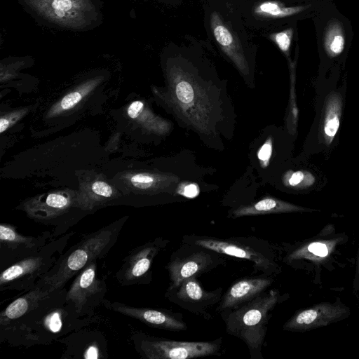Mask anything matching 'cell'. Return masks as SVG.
<instances>
[{
    "label": "cell",
    "instance_id": "cell-1",
    "mask_svg": "<svg viewBox=\"0 0 359 359\" xmlns=\"http://www.w3.org/2000/svg\"><path fill=\"white\" fill-rule=\"evenodd\" d=\"M66 294L65 287L52 291L20 319L0 328V341L12 346L48 344L90 323L94 319L80 317Z\"/></svg>",
    "mask_w": 359,
    "mask_h": 359
},
{
    "label": "cell",
    "instance_id": "cell-2",
    "mask_svg": "<svg viewBox=\"0 0 359 359\" xmlns=\"http://www.w3.org/2000/svg\"><path fill=\"white\" fill-rule=\"evenodd\" d=\"M126 219L117 220L83 235L63 252L53 267L36 285L50 292L63 289L67 283L93 260L104 258L116 243Z\"/></svg>",
    "mask_w": 359,
    "mask_h": 359
},
{
    "label": "cell",
    "instance_id": "cell-3",
    "mask_svg": "<svg viewBox=\"0 0 359 359\" xmlns=\"http://www.w3.org/2000/svg\"><path fill=\"white\" fill-rule=\"evenodd\" d=\"M38 24L49 29L88 32L102 24L100 0H17Z\"/></svg>",
    "mask_w": 359,
    "mask_h": 359
},
{
    "label": "cell",
    "instance_id": "cell-4",
    "mask_svg": "<svg viewBox=\"0 0 359 359\" xmlns=\"http://www.w3.org/2000/svg\"><path fill=\"white\" fill-rule=\"evenodd\" d=\"M282 297L278 290L264 291L242 306L222 312L226 332L241 339L252 359H262V348L271 312Z\"/></svg>",
    "mask_w": 359,
    "mask_h": 359
},
{
    "label": "cell",
    "instance_id": "cell-5",
    "mask_svg": "<svg viewBox=\"0 0 359 359\" xmlns=\"http://www.w3.org/2000/svg\"><path fill=\"white\" fill-rule=\"evenodd\" d=\"M70 231L50 241L38 253L21 259L1 270L0 291L16 290L25 292L33 288L37 282L55 265L64 252Z\"/></svg>",
    "mask_w": 359,
    "mask_h": 359
},
{
    "label": "cell",
    "instance_id": "cell-6",
    "mask_svg": "<svg viewBox=\"0 0 359 359\" xmlns=\"http://www.w3.org/2000/svg\"><path fill=\"white\" fill-rule=\"evenodd\" d=\"M136 351L147 359H190L217 355L222 348V339L212 341H175L143 332L132 337Z\"/></svg>",
    "mask_w": 359,
    "mask_h": 359
},
{
    "label": "cell",
    "instance_id": "cell-7",
    "mask_svg": "<svg viewBox=\"0 0 359 359\" xmlns=\"http://www.w3.org/2000/svg\"><path fill=\"white\" fill-rule=\"evenodd\" d=\"M97 271V260H93L74 276L67 290V300L81 318H93L95 310L106 299L107 284L98 278Z\"/></svg>",
    "mask_w": 359,
    "mask_h": 359
},
{
    "label": "cell",
    "instance_id": "cell-8",
    "mask_svg": "<svg viewBox=\"0 0 359 359\" xmlns=\"http://www.w3.org/2000/svg\"><path fill=\"white\" fill-rule=\"evenodd\" d=\"M55 238L53 233L46 231L37 236H25L18 232L13 224H0L1 269L34 255Z\"/></svg>",
    "mask_w": 359,
    "mask_h": 359
},
{
    "label": "cell",
    "instance_id": "cell-9",
    "mask_svg": "<svg viewBox=\"0 0 359 359\" xmlns=\"http://www.w3.org/2000/svg\"><path fill=\"white\" fill-rule=\"evenodd\" d=\"M165 243L161 238H156L133 248L116 272L117 282L122 286L150 283L153 261Z\"/></svg>",
    "mask_w": 359,
    "mask_h": 359
},
{
    "label": "cell",
    "instance_id": "cell-10",
    "mask_svg": "<svg viewBox=\"0 0 359 359\" xmlns=\"http://www.w3.org/2000/svg\"><path fill=\"white\" fill-rule=\"evenodd\" d=\"M184 242L211 250L221 255L249 260L254 264L256 269L268 275L276 270V264L269 257V255L246 243L239 241L238 238L219 239L208 236H190Z\"/></svg>",
    "mask_w": 359,
    "mask_h": 359
},
{
    "label": "cell",
    "instance_id": "cell-11",
    "mask_svg": "<svg viewBox=\"0 0 359 359\" xmlns=\"http://www.w3.org/2000/svg\"><path fill=\"white\" fill-rule=\"evenodd\" d=\"M187 257H175L168 262L166 268L169 273L170 285L168 291L178 287L191 277H196L216 266L220 263L219 253L201 248Z\"/></svg>",
    "mask_w": 359,
    "mask_h": 359
},
{
    "label": "cell",
    "instance_id": "cell-12",
    "mask_svg": "<svg viewBox=\"0 0 359 359\" xmlns=\"http://www.w3.org/2000/svg\"><path fill=\"white\" fill-rule=\"evenodd\" d=\"M222 289L205 290L196 277L184 281L178 287L168 291L166 296L172 302L197 315L207 314L206 310L222 299Z\"/></svg>",
    "mask_w": 359,
    "mask_h": 359
},
{
    "label": "cell",
    "instance_id": "cell-13",
    "mask_svg": "<svg viewBox=\"0 0 359 359\" xmlns=\"http://www.w3.org/2000/svg\"><path fill=\"white\" fill-rule=\"evenodd\" d=\"M348 309L344 306L324 302L302 310L290 318L283 330L290 332H306L328 325L347 316Z\"/></svg>",
    "mask_w": 359,
    "mask_h": 359
},
{
    "label": "cell",
    "instance_id": "cell-14",
    "mask_svg": "<svg viewBox=\"0 0 359 359\" xmlns=\"http://www.w3.org/2000/svg\"><path fill=\"white\" fill-rule=\"evenodd\" d=\"M103 306L107 309L136 319L145 325L165 330L179 332L187 329L182 317L175 313L151 308L135 307L118 302L105 299Z\"/></svg>",
    "mask_w": 359,
    "mask_h": 359
},
{
    "label": "cell",
    "instance_id": "cell-15",
    "mask_svg": "<svg viewBox=\"0 0 359 359\" xmlns=\"http://www.w3.org/2000/svg\"><path fill=\"white\" fill-rule=\"evenodd\" d=\"M209 24L212 34L222 50L233 61L241 72L247 74L248 64L244 54L243 46L238 38V34L217 11H212L210 13Z\"/></svg>",
    "mask_w": 359,
    "mask_h": 359
},
{
    "label": "cell",
    "instance_id": "cell-16",
    "mask_svg": "<svg viewBox=\"0 0 359 359\" xmlns=\"http://www.w3.org/2000/svg\"><path fill=\"white\" fill-rule=\"evenodd\" d=\"M269 278H245L234 283L222 297L218 312L235 309L253 299L271 285Z\"/></svg>",
    "mask_w": 359,
    "mask_h": 359
},
{
    "label": "cell",
    "instance_id": "cell-17",
    "mask_svg": "<svg viewBox=\"0 0 359 359\" xmlns=\"http://www.w3.org/2000/svg\"><path fill=\"white\" fill-rule=\"evenodd\" d=\"M170 76L173 81L175 102L180 107L186 111L198 108L201 104L209 107V104L205 103L208 100L205 94L189 73L175 68L170 72Z\"/></svg>",
    "mask_w": 359,
    "mask_h": 359
},
{
    "label": "cell",
    "instance_id": "cell-18",
    "mask_svg": "<svg viewBox=\"0 0 359 359\" xmlns=\"http://www.w3.org/2000/svg\"><path fill=\"white\" fill-rule=\"evenodd\" d=\"M72 198L62 194H49L43 198H36L26 202L23 208L33 219L50 223L52 220L65 213L72 205Z\"/></svg>",
    "mask_w": 359,
    "mask_h": 359
},
{
    "label": "cell",
    "instance_id": "cell-19",
    "mask_svg": "<svg viewBox=\"0 0 359 359\" xmlns=\"http://www.w3.org/2000/svg\"><path fill=\"white\" fill-rule=\"evenodd\" d=\"M50 292L38 285L23 292L22 295L11 302L0 313V328L20 319Z\"/></svg>",
    "mask_w": 359,
    "mask_h": 359
},
{
    "label": "cell",
    "instance_id": "cell-20",
    "mask_svg": "<svg viewBox=\"0 0 359 359\" xmlns=\"http://www.w3.org/2000/svg\"><path fill=\"white\" fill-rule=\"evenodd\" d=\"M342 102L337 93H330L326 98L320 124V135L324 143L330 145L338 132L341 116Z\"/></svg>",
    "mask_w": 359,
    "mask_h": 359
},
{
    "label": "cell",
    "instance_id": "cell-21",
    "mask_svg": "<svg viewBox=\"0 0 359 359\" xmlns=\"http://www.w3.org/2000/svg\"><path fill=\"white\" fill-rule=\"evenodd\" d=\"M304 211H313V210L300 207L275 198L266 197L255 203L237 208L233 212V215L235 217H239Z\"/></svg>",
    "mask_w": 359,
    "mask_h": 359
},
{
    "label": "cell",
    "instance_id": "cell-22",
    "mask_svg": "<svg viewBox=\"0 0 359 359\" xmlns=\"http://www.w3.org/2000/svg\"><path fill=\"white\" fill-rule=\"evenodd\" d=\"M311 5L287 6L280 1L266 0L257 4L253 8L256 17L262 19L274 20L287 18L302 13Z\"/></svg>",
    "mask_w": 359,
    "mask_h": 359
},
{
    "label": "cell",
    "instance_id": "cell-23",
    "mask_svg": "<svg viewBox=\"0 0 359 359\" xmlns=\"http://www.w3.org/2000/svg\"><path fill=\"white\" fill-rule=\"evenodd\" d=\"M323 44L326 53L330 57L339 55L345 46V34L343 26L337 20L330 21L326 26Z\"/></svg>",
    "mask_w": 359,
    "mask_h": 359
},
{
    "label": "cell",
    "instance_id": "cell-24",
    "mask_svg": "<svg viewBox=\"0 0 359 359\" xmlns=\"http://www.w3.org/2000/svg\"><path fill=\"white\" fill-rule=\"evenodd\" d=\"M335 245V241H322L308 243L294 250L287 257V259H310L320 261L329 256Z\"/></svg>",
    "mask_w": 359,
    "mask_h": 359
},
{
    "label": "cell",
    "instance_id": "cell-25",
    "mask_svg": "<svg viewBox=\"0 0 359 359\" xmlns=\"http://www.w3.org/2000/svg\"><path fill=\"white\" fill-rule=\"evenodd\" d=\"M314 182V176L308 171L290 172L284 177L285 185L292 188H306L311 186Z\"/></svg>",
    "mask_w": 359,
    "mask_h": 359
},
{
    "label": "cell",
    "instance_id": "cell-26",
    "mask_svg": "<svg viewBox=\"0 0 359 359\" xmlns=\"http://www.w3.org/2000/svg\"><path fill=\"white\" fill-rule=\"evenodd\" d=\"M293 34L294 29L290 27L280 32L271 33L269 37L288 57Z\"/></svg>",
    "mask_w": 359,
    "mask_h": 359
},
{
    "label": "cell",
    "instance_id": "cell-27",
    "mask_svg": "<svg viewBox=\"0 0 359 359\" xmlns=\"http://www.w3.org/2000/svg\"><path fill=\"white\" fill-rule=\"evenodd\" d=\"M84 93L83 90H77L67 94L61 100L60 103V108L62 110H67L74 107L81 100L85 94Z\"/></svg>",
    "mask_w": 359,
    "mask_h": 359
},
{
    "label": "cell",
    "instance_id": "cell-28",
    "mask_svg": "<svg viewBox=\"0 0 359 359\" xmlns=\"http://www.w3.org/2000/svg\"><path fill=\"white\" fill-rule=\"evenodd\" d=\"M130 181L135 187L149 189L152 187V184L155 182V178L152 175L140 173L133 175Z\"/></svg>",
    "mask_w": 359,
    "mask_h": 359
},
{
    "label": "cell",
    "instance_id": "cell-29",
    "mask_svg": "<svg viewBox=\"0 0 359 359\" xmlns=\"http://www.w3.org/2000/svg\"><path fill=\"white\" fill-rule=\"evenodd\" d=\"M93 194L100 198H109L113 196L111 187L104 182L97 181L91 187Z\"/></svg>",
    "mask_w": 359,
    "mask_h": 359
},
{
    "label": "cell",
    "instance_id": "cell-30",
    "mask_svg": "<svg viewBox=\"0 0 359 359\" xmlns=\"http://www.w3.org/2000/svg\"><path fill=\"white\" fill-rule=\"evenodd\" d=\"M272 154V144L269 140L266 142L258 151V158L261 161L262 164L264 166L268 165L269 159Z\"/></svg>",
    "mask_w": 359,
    "mask_h": 359
},
{
    "label": "cell",
    "instance_id": "cell-31",
    "mask_svg": "<svg viewBox=\"0 0 359 359\" xmlns=\"http://www.w3.org/2000/svg\"><path fill=\"white\" fill-rule=\"evenodd\" d=\"M178 193L187 198H194L199 194V188L193 183L182 184L178 189Z\"/></svg>",
    "mask_w": 359,
    "mask_h": 359
},
{
    "label": "cell",
    "instance_id": "cell-32",
    "mask_svg": "<svg viewBox=\"0 0 359 359\" xmlns=\"http://www.w3.org/2000/svg\"><path fill=\"white\" fill-rule=\"evenodd\" d=\"M144 109V104L140 101L133 102L128 109V114L132 118H137Z\"/></svg>",
    "mask_w": 359,
    "mask_h": 359
},
{
    "label": "cell",
    "instance_id": "cell-33",
    "mask_svg": "<svg viewBox=\"0 0 359 359\" xmlns=\"http://www.w3.org/2000/svg\"><path fill=\"white\" fill-rule=\"evenodd\" d=\"M357 275L359 278V254H358V263H357Z\"/></svg>",
    "mask_w": 359,
    "mask_h": 359
},
{
    "label": "cell",
    "instance_id": "cell-34",
    "mask_svg": "<svg viewBox=\"0 0 359 359\" xmlns=\"http://www.w3.org/2000/svg\"><path fill=\"white\" fill-rule=\"evenodd\" d=\"M159 1H161V2H164V3H169L171 1V0H158Z\"/></svg>",
    "mask_w": 359,
    "mask_h": 359
}]
</instances>
